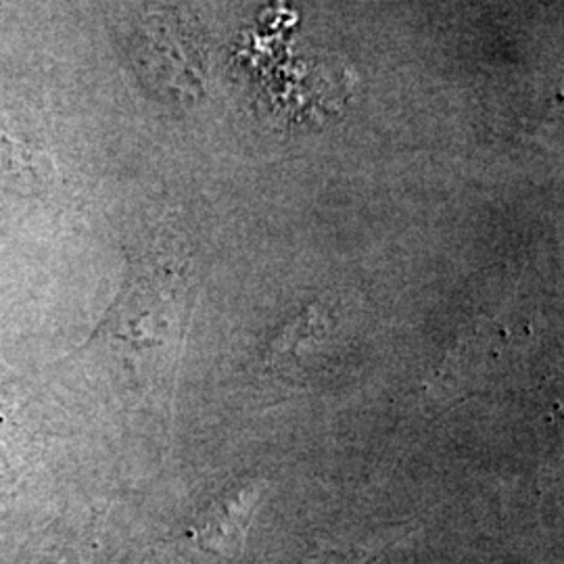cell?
<instances>
[{
    "label": "cell",
    "instance_id": "cell-1",
    "mask_svg": "<svg viewBox=\"0 0 564 564\" xmlns=\"http://www.w3.org/2000/svg\"><path fill=\"white\" fill-rule=\"evenodd\" d=\"M21 564H65V561H57L51 545H44L41 550H34Z\"/></svg>",
    "mask_w": 564,
    "mask_h": 564
}]
</instances>
